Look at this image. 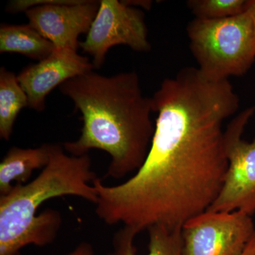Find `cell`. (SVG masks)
I'll return each instance as SVG.
<instances>
[{
	"label": "cell",
	"mask_w": 255,
	"mask_h": 255,
	"mask_svg": "<svg viewBox=\"0 0 255 255\" xmlns=\"http://www.w3.org/2000/svg\"><path fill=\"white\" fill-rule=\"evenodd\" d=\"M157 114L148 154L122 184H93L95 212L110 225L122 223L137 234L155 225L182 228L216 200L228 169L223 124L231 116L214 90L170 82L152 97Z\"/></svg>",
	"instance_id": "6da1fadb"
},
{
	"label": "cell",
	"mask_w": 255,
	"mask_h": 255,
	"mask_svg": "<svg viewBox=\"0 0 255 255\" xmlns=\"http://www.w3.org/2000/svg\"><path fill=\"white\" fill-rule=\"evenodd\" d=\"M59 90L73 101L83 122L80 137L64 143V149L75 156L92 149L107 152L111 162L105 177L135 173L145 162L155 129L152 97L142 93L137 74L105 76L92 70L64 82Z\"/></svg>",
	"instance_id": "7a4b0ae2"
},
{
	"label": "cell",
	"mask_w": 255,
	"mask_h": 255,
	"mask_svg": "<svg viewBox=\"0 0 255 255\" xmlns=\"http://www.w3.org/2000/svg\"><path fill=\"white\" fill-rule=\"evenodd\" d=\"M88 154L69 155L63 146L50 144L48 163L41 173L26 184H14L0 196V255H21L24 247H44L55 241L62 225L57 210H44L37 214L41 204L50 199L75 196L97 204Z\"/></svg>",
	"instance_id": "3957f363"
},
{
	"label": "cell",
	"mask_w": 255,
	"mask_h": 255,
	"mask_svg": "<svg viewBox=\"0 0 255 255\" xmlns=\"http://www.w3.org/2000/svg\"><path fill=\"white\" fill-rule=\"evenodd\" d=\"M187 33L196 68L211 80L243 76L255 63V23L250 6L232 17L194 18L188 23Z\"/></svg>",
	"instance_id": "277c9868"
},
{
	"label": "cell",
	"mask_w": 255,
	"mask_h": 255,
	"mask_svg": "<svg viewBox=\"0 0 255 255\" xmlns=\"http://www.w3.org/2000/svg\"><path fill=\"white\" fill-rule=\"evenodd\" d=\"M255 113V107L243 111L224 130L228 169L222 188L207 210L212 212H255V136L251 142L243 138L245 129Z\"/></svg>",
	"instance_id": "5b68a950"
},
{
	"label": "cell",
	"mask_w": 255,
	"mask_h": 255,
	"mask_svg": "<svg viewBox=\"0 0 255 255\" xmlns=\"http://www.w3.org/2000/svg\"><path fill=\"white\" fill-rule=\"evenodd\" d=\"M94 0H18L8 4L9 12L25 11L28 24L55 48L78 51L79 36L88 33L100 9Z\"/></svg>",
	"instance_id": "8992f818"
},
{
	"label": "cell",
	"mask_w": 255,
	"mask_h": 255,
	"mask_svg": "<svg viewBox=\"0 0 255 255\" xmlns=\"http://www.w3.org/2000/svg\"><path fill=\"white\" fill-rule=\"evenodd\" d=\"M182 255H243L255 233L251 215L206 211L183 225Z\"/></svg>",
	"instance_id": "52a82bcc"
},
{
	"label": "cell",
	"mask_w": 255,
	"mask_h": 255,
	"mask_svg": "<svg viewBox=\"0 0 255 255\" xmlns=\"http://www.w3.org/2000/svg\"><path fill=\"white\" fill-rule=\"evenodd\" d=\"M118 45L137 52L151 49L145 14L123 1L102 0L86 39L80 42V47L91 55L94 68L99 69L105 63L109 50Z\"/></svg>",
	"instance_id": "ba28073f"
},
{
	"label": "cell",
	"mask_w": 255,
	"mask_h": 255,
	"mask_svg": "<svg viewBox=\"0 0 255 255\" xmlns=\"http://www.w3.org/2000/svg\"><path fill=\"white\" fill-rule=\"evenodd\" d=\"M93 69L89 58L76 50L55 48L46 59L23 69L17 78L27 95L28 107L41 112L45 110L47 96L53 89Z\"/></svg>",
	"instance_id": "9c48e42d"
},
{
	"label": "cell",
	"mask_w": 255,
	"mask_h": 255,
	"mask_svg": "<svg viewBox=\"0 0 255 255\" xmlns=\"http://www.w3.org/2000/svg\"><path fill=\"white\" fill-rule=\"evenodd\" d=\"M50 158V144L36 148L12 147L0 162V196L7 194L14 184L28 183L35 170L43 169Z\"/></svg>",
	"instance_id": "30bf717a"
},
{
	"label": "cell",
	"mask_w": 255,
	"mask_h": 255,
	"mask_svg": "<svg viewBox=\"0 0 255 255\" xmlns=\"http://www.w3.org/2000/svg\"><path fill=\"white\" fill-rule=\"evenodd\" d=\"M182 228L155 225L147 229L148 253L146 255H182ZM137 233L122 227L114 235L113 255H137L135 246Z\"/></svg>",
	"instance_id": "8fae6325"
},
{
	"label": "cell",
	"mask_w": 255,
	"mask_h": 255,
	"mask_svg": "<svg viewBox=\"0 0 255 255\" xmlns=\"http://www.w3.org/2000/svg\"><path fill=\"white\" fill-rule=\"evenodd\" d=\"M53 43L28 25L2 24L0 27V53H19L41 61L54 51Z\"/></svg>",
	"instance_id": "7c38bea8"
},
{
	"label": "cell",
	"mask_w": 255,
	"mask_h": 255,
	"mask_svg": "<svg viewBox=\"0 0 255 255\" xmlns=\"http://www.w3.org/2000/svg\"><path fill=\"white\" fill-rule=\"evenodd\" d=\"M28 107L26 92L17 76L4 67L0 69V137L9 141L16 119L24 107Z\"/></svg>",
	"instance_id": "4fadbf2b"
},
{
	"label": "cell",
	"mask_w": 255,
	"mask_h": 255,
	"mask_svg": "<svg viewBox=\"0 0 255 255\" xmlns=\"http://www.w3.org/2000/svg\"><path fill=\"white\" fill-rule=\"evenodd\" d=\"M251 0H189L187 6L195 18L223 19L237 16L249 8Z\"/></svg>",
	"instance_id": "5bb4252c"
},
{
	"label": "cell",
	"mask_w": 255,
	"mask_h": 255,
	"mask_svg": "<svg viewBox=\"0 0 255 255\" xmlns=\"http://www.w3.org/2000/svg\"><path fill=\"white\" fill-rule=\"evenodd\" d=\"M65 255H97L94 251L93 247L90 243L82 242L73 251ZM107 255H113L112 253Z\"/></svg>",
	"instance_id": "9a60e30c"
},
{
	"label": "cell",
	"mask_w": 255,
	"mask_h": 255,
	"mask_svg": "<svg viewBox=\"0 0 255 255\" xmlns=\"http://www.w3.org/2000/svg\"><path fill=\"white\" fill-rule=\"evenodd\" d=\"M128 6H132V7L137 8V9H141L143 8L145 9H150L152 7V1H147V0H128V1H123Z\"/></svg>",
	"instance_id": "2e32d148"
},
{
	"label": "cell",
	"mask_w": 255,
	"mask_h": 255,
	"mask_svg": "<svg viewBox=\"0 0 255 255\" xmlns=\"http://www.w3.org/2000/svg\"><path fill=\"white\" fill-rule=\"evenodd\" d=\"M243 255H255V233Z\"/></svg>",
	"instance_id": "e0dca14e"
},
{
	"label": "cell",
	"mask_w": 255,
	"mask_h": 255,
	"mask_svg": "<svg viewBox=\"0 0 255 255\" xmlns=\"http://www.w3.org/2000/svg\"><path fill=\"white\" fill-rule=\"evenodd\" d=\"M250 8H251L252 13H253L255 23V0H251V5H250Z\"/></svg>",
	"instance_id": "ac0fdd59"
}]
</instances>
